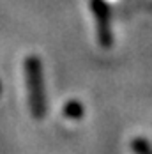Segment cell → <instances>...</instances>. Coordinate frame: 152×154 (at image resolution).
Returning <instances> with one entry per match:
<instances>
[{
  "instance_id": "4",
  "label": "cell",
  "mask_w": 152,
  "mask_h": 154,
  "mask_svg": "<svg viewBox=\"0 0 152 154\" xmlns=\"http://www.w3.org/2000/svg\"><path fill=\"white\" fill-rule=\"evenodd\" d=\"M131 149L136 154H152V145L145 138H135L131 142Z\"/></svg>"
},
{
  "instance_id": "1",
  "label": "cell",
  "mask_w": 152,
  "mask_h": 154,
  "mask_svg": "<svg viewBox=\"0 0 152 154\" xmlns=\"http://www.w3.org/2000/svg\"><path fill=\"white\" fill-rule=\"evenodd\" d=\"M25 75H27L30 112L35 119H43L46 113V99H44V89H43V69H41V62L35 55L27 57V60H25Z\"/></svg>"
},
{
  "instance_id": "5",
  "label": "cell",
  "mask_w": 152,
  "mask_h": 154,
  "mask_svg": "<svg viewBox=\"0 0 152 154\" xmlns=\"http://www.w3.org/2000/svg\"><path fill=\"white\" fill-rule=\"evenodd\" d=\"M147 5H149V7H150V9H152V2H149V4H147Z\"/></svg>"
},
{
  "instance_id": "3",
  "label": "cell",
  "mask_w": 152,
  "mask_h": 154,
  "mask_svg": "<svg viewBox=\"0 0 152 154\" xmlns=\"http://www.w3.org/2000/svg\"><path fill=\"white\" fill-rule=\"evenodd\" d=\"M64 113H65V117H69V119H80L81 115H83V106H81V103L80 101H69L65 106H64Z\"/></svg>"
},
{
  "instance_id": "2",
  "label": "cell",
  "mask_w": 152,
  "mask_h": 154,
  "mask_svg": "<svg viewBox=\"0 0 152 154\" xmlns=\"http://www.w3.org/2000/svg\"><path fill=\"white\" fill-rule=\"evenodd\" d=\"M92 9H94L96 21H97V39H99V45L103 48H110L111 46V29H110L108 7L105 5L103 0H94L92 2Z\"/></svg>"
}]
</instances>
